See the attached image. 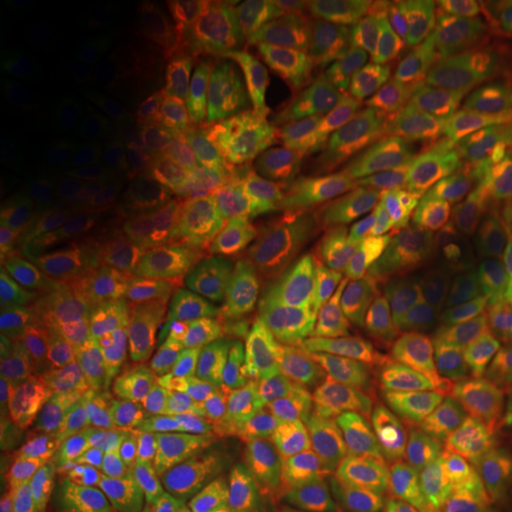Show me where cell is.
Listing matches in <instances>:
<instances>
[{
    "label": "cell",
    "mask_w": 512,
    "mask_h": 512,
    "mask_svg": "<svg viewBox=\"0 0 512 512\" xmlns=\"http://www.w3.org/2000/svg\"><path fill=\"white\" fill-rule=\"evenodd\" d=\"M411 133L358 95L323 98L287 117L240 164L233 207L302 259L344 268L408 221Z\"/></svg>",
    "instance_id": "obj_1"
},
{
    "label": "cell",
    "mask_w": 512,
    "mask_h": 512,
    "mask_svg": "<svg viewBox=\"0 0 512 512\" xmlns=\"http://www.w3.org/2000/svg\"><path fill=\"white\" fill-rule=\"evenodd\" d=\"M342 81L351 95L399 119L415 152L458 128L456 100L437 57L399 12L384 3H354L342 24Z\"/></svg>",
    "instance_id": "obj_2"
},
{
    "label": "cell",
    "mask_w": 512,
    "mask_h": 512,
    "mask_svg": "<svg viewBox=\"0 0 512 512\" xmlns=\"http://www.w3.org/2000/svg\"><path fill=\"white\" fill-rule=\"evenodd\" d=\"M432 484L366 427L325 451L302 512H413L432 496Z\"/></svg>",
    "instance_id": "obj_3"
},
{
    "label": "cell",
    "mask_w": 512,
    "mask_h": 512,
    "mask_svg": "<svg viewBox=\"0 0 512 512\" xmlns=\"http://www.w3.org/2000/svg\"><path fill=\"white\" fill-rule=\"evenodd\" d=\"M486 152L489 145L465 128H451L420 152L408 219L415 240L437 242L465 256Z\"/></svg>",
    "instance_id": "obj_4"
},
{
    "label": "cell",
    "mask_w": 512,
    "mask_h": 512,
    "mask_svg": "<svg viewBox=\"0 0 512 512\" xmlns=\"http://www.w3.org/2000/svg\"><path fill=\"white\" fill-rule=\"evenodd\" d=\"M292 309L245 278L219 254H207V285L190 320V335L221 354L273 347L290 335Z\"/></svg>",
    "instance_id": "obj_5"
},
{
    "label": "cell",
    "mask_w": 512,
    "mask_h": 512,
    "mask_svg": "<svg viewBox=\"0 0 512 512\" xmlns=\"http://www.w3.org/2000/svg\"><path fill=\"white\" fill-rule=\"evenodd\" d=\"M465 266L484 316H503L512 302V145L496 152L477 197Z\"/></svg>",
    "instance_id": "obj_6"
},
{
    "label": "cell",
    "mask_w": 512,
    "mask_h": 512,
    "mask_svg": "<svg viewBox=\"0 0 512 512\" xmlns=\"http://www.w3.org/2000/svg\"><path fill=\"white\" fill-rule=\"evenodd\" d=\"M370 432L432 482L456 463L470 437V427L406 382L384 392Z\"/></svg>",
    "instance_id": "obj_7"
},
{
    "label": "cell",
    "mask_w": 512,
    "mask_h": 512,
    "mask_svg": "<svg viewBox=\"0 0 512 512\" xmlns=\"http://www.w3.org/2000/svg\"><path fill=\"white\" fill-rule=\"evenodd\" d=\"M200 228L209 242L219 247V252L245 268L249 278L290 309L337 304L335 287H330L323 273L271 235L226 221L221 216H202Z\"/></svg>",
    "instance_id": "obj_8"
},
{
    "label": "cell",
    "mask_w": 512,
    "mask_h": 512,
    "mask_svg": "<svg viewBox=\"0 0 512 512\" xmlns=\"http://www.w3.org/2000/svg\"><path fill=\"white\" fill-rule=\"evenodd\" d=\"M207 285V259H200L183 240L152 247L131 278L128 311L133 323L147 332L178 328L192 320Z\"/></svg>",
    "instance_id": "obj_9"
},
{
    "label": "cell",
    "mask_w": 512,
    "mask_h": 512,
    "mask_svg": "<svg viewBox=\"0 0 512 512\" xmlns=\"http://www.w3.org/2000/svg\"><path fill=\"white\" fill-rule=\"evenodd\" d=\"M396 306L437 330H460L479 316L465 256L437 242L413 240L403 259Z\"/></svg>",
    "instance_id": "obj_10"
},
{
    "label": "cell",
    "mask_w": 512,
    "mask_h": 512,
    "mask_svg": "<svg viewBox=\"0 0 512 512\" xmlns=\"http://www.w3.org/2000/svg\"><path fill=\"white\" fill-rule=\"evenodd\" d=\"M418 17L453 100L512 19V0H427ZM458 110V107H456Z\"/></svg>",
    "instance_id": "obj_11"
},
{
    "label": "cell",
    "mask_w": 512,
    "mask_h": 512,
    "mask_svg": "<svg viewBox=\"0 0 512 512\" xmlns=\"http://www.w3.org/2000/svg\"><path fill=\"white\" fill-rule=\"evenodd\" d=\"M3 221L12 245L31 264L64 283H86L98 273V254L91 238L48 204L8 195L3 200Z\"/></svg>",
    "instance_id": "obj_12"
},
{
    "label": "cell",
    "mask_w": 512,
    "mask_h": 512,
    "mask_svg": "<svg viewBox=\"0 0 512 512\" xmlns=\"http://www.w3.org/2000/svg\"><path fill=\"white\" fill-rule=\"evenodd\" d=\"M5 181L46 197H76L91 185L88 157L64 133L41 124L5 126L0 145Z\"/></svg>",
    "instance_id": "obj_13"
},
{
    "label": "cell",
    "mask_w": 512,
    "mask_h": 512,
    "mask_svg": "<svg viewBox=\"0 0 512 512\" xmlns=\"http://www.w3.org/2000/svg\"><path fill=\"white\" fill-rule=\"evenodd\" d=\"M287 86L283 81H266L221 95L192 121L188 145L204 155L235 162L249 157L256 143L271 131L285 105Z\"/></svg>",
    "instance_id": "obj_14"
},
{
    "label": "cell",
    "mask_w": 512,
    "mask_h": 512,
    "mask_svg": "<svg viewBox=\"0 0 512 512\" xmlns=\"http://www.w3.org/2000/svg\"><path fill=\"white\" fill-rule=\"evenodd\" d=\"M358 366L384 389L406 382L437 347L441 332L399 306L347 313Z\"/></svg>",
    "instance_id": "obj_15"
},
{
    "label": "cell",
    "mask_w": 512,
    "mask_h": 512,
    "mask_svg": "<svg viewBox=\"0 0 512 512\" xmlns=\"http://www.w3.org/2000/svg\"><path fill=\"white\" fill-rule=\"evenodd\" d=\"M254 411L285 430L313 432V439L318 437L323 413L316 368L290 335L268 347L256 363Z\"/></svg>",
    "instance_id": "obj_16"
},
{
    "label": "cell",
    "mask_w": 512,
    "mask_h": 512,
    "mask_svg": "<svg viewBox=\"0 0 512 512\" xmlns=\"http://www.w3.org/2000/svg\"><path fill=\"white\" fill-rule=\"evenodd\" d=\"M406 384H411L467 427L482 425L498 413L489 384L467 354L456 330L441 332L437 347L413 370Z\"/></svg>",
    "instance_id": "obj_17"
},
{
    "label": "cell",
    "mask_w": 512,
    "mask_h": 512,
    "mask_svg": "<svg viewBox=\"0 0 512 512\" xmlns=\"http://www.w3.org/2000/svg\"><path fill=\"white\" fill-rule=\"evenodd\" d=\"M458 128L482 143L512 145V19L491 53L460 83Z\"/></svg>",
    "instance_id": "obj_18"
},
{
    "label": "cell",
    "mask_w": 512,
    "mask_h": 512,
    "mask_svg": "<svg viewBox=\"0 0 512 512\" xmlns=\"http://www.w3.org/2000/svg\"><path fill=\"white\" fill-rule=\"evenodd\" d=\"M415 240L411 221L389 228L368 242L339 273L335 302L344 313H361L396 306L403 259Z\"/></svg>",
    "instance_id": "obj_19"
},
{
    "label": "cell",
    "mask_w": 512,
    "mask_h": 512,
    "mask_svg": "<svg viewBox=\"0 0 512 512\" xmlns=\"http://www.w3.org/2000/svg\"><path fill=\"white\" fill-rule=\"evenodd\" d=\"M159 437L164 441H176L192 448H202L209 453H266V456H280V453L294 451L299 446V434L266 420L264 415L249 411H235L223 415H209V418L195 420H174L159 427Z\"/></svg>",
    "instance_id": "obj_20"
},
{
    "label": "cell",
    "mask_w": 512,
    "mask_h": 512,
    "mask_svg": "<svg viewBox=\"0 0 512 512\" xmlns=\"http://www.w3.org/2000/svg\"><path fill=\"white\" fill-rule=\"evenodd\" d=\"M254 392L256 366L252 358L247 354H211L195 361L183 392L166 415L174 422L249 411L254 408Z\"/></svg>",
    "instance_id": "obj_21"
},
{
    "label": "cell",
    "mask_w": 512,
    "mask_h": 512,
    "mask_svg": "<svg viewBox=\"0 0 512 512\" xmlns=\"http://www.w3.org/2000/svg\"><path fill=\"white\" fill-rule=\"evenodd\" d=\"M434 484L456 498L512 491V418L496 413L470 427L463 453Z\"/></svg>",
    "instance_id": "obj_22"
},
{
    "label": "cell",
    "mask_w": 512,
    "mask_h": 512,
    "mask_svg": "<svg viewBox=\"0 0 512 512\" xmlns=\"http://www.w3.org/2000/svg\"><path fill=\"white\" fill-rule=\"evenodd\" d=\"M195 361L171 347L140 349L124 358L114 373L112 394L124 411H169L183 392Z\"/></svg>",
    "instance_id": "obj_23"
},
{
    "label": "cell",
    "mask_w": 512,
    "mask_h": 512,
    "mask_svg": "<svg viewBox=\"0 0 512 512\" xmlns=\"http://www.w3.org/2000/svg\"><path fill=\"white\" fill-rule=\"evenodd\" d=\"M316 368V366H313ZM323 425L316 444L330 451L351 434L366 430L373 422L377 406L387 389L368 377L361 368H316Z\"/></svg>",
    "instance_id": "obj_24"
},
{
    "label": "cell",
    "mask_w": 512,
    "mask_h": 512,
    "mask_svg": "<svg viewBox=\"0 0 512 512\" xmlns=\"http://www.w3.org/2000/svg\"><path fill=\"white\" fill-rule=\"evenodd\" d=\"M64 484L91 512H126L138 498V453L114 446L86 448L69 460Z\"/></svg>",
    "instance_id": "obj_25"
},
{
    "label": "cell",
    "mask_w": 512,
    "mask_h": 512,
    "mask_svg": "<svg viewBox=\"0 0 512 512\" xmlns=\"http://www.w3.org/2000/svg\"><path fill=\"white\" fill-rule=\"evenodd\" d=\"M297 19L287 12H264L235 31L233 36L223 43L219 62L226 72L254 74L273 69L287 57L294 55V48L299 43Z\"/></svg>",
    "instance_id": "obj_26"
},
{
    "label": "cell",
    "mask_w": 512,
    "mask_h": 512,
    "mask_svg": "<svg viewBox=\"0 0 512 512\" xmlns=\"http://www.w3.org/2000/svg\"><path fill=\"white\" fill-rule=\"evenodd\" d=\"M214 453L176 441H162L138 453V505L140 510L178 494H185L207 475Z\"/></svg>",
    "instance_id": "obj_27"
},
{
    "label": "cell",
    "mask_w": 512,
    "mask_h": 512,
    "mask_svg": "<svg viewBox=\"0 0 512 512\" xmlns=\"http://www.w3.org/2000/svg\"><path fill=\"white\" fill-rule=\"evenodd\" d=\"M456 332L489 384L498 413L512 418V318L479 313Z\"/></svg>",
    "instance_id": "obj_28"
},
{
    "label": "cell",
    "mask_w": 512,
    "mask_h": 512,
    "mask_svg": "<svg viewBox=\"0 0 512 512\" xmlns=\"http://www.w3.org/2000/svg\"><path fill=\"white\" fill-rule=\"evenodd\" d=\"M290 337L309 354L316 368H361L351 339L349 316L337 304L292 309Z\"/></svg>",
    "instance_id": "obj_29"
},
{
    "label": "cell",
    "mask_w": 512,
    "mask_h": 512,
    "mask_svg": "<svg viewBox=\"0 0 512 512\" xmlns=\"http://www.w3.org/2000/svg\"><path fill=\"white\" fill-rule=\"evenodd\" d=\"M306 463L309 458L304 448L280 453L268 460L238 491L204 512H283L302 484Z\"/></svg>",
    "instance_id": "obj_30"
},
{
    "label": "cell",
    "mask_w": 512,
    "mask_h": 512,
    "mask_svg": "<svg viewBox=\"0 0 512 512\" xmlns=\"http://www.w3.org/2000/svg\"><path fill=\"white\" fill-rule=\"evenodd\" d=\"M238 171L240 166L235 162H223L192 147L169 157V174L176 190L202 216H211V211L233 202Z\"/></svg>",
    "instance_id": "obj_31"
},
{
    "label": "cell",
    "mask_w": 512,
    "mask_h": 512,
    "mask_svg": "<svg viewBox=\"0 0 512 512\" xmlns=\"http://www.w3.org/2000/svg\"><path fill=\"white\" fill-rule=\"evenodd\" d=\"M0 358H3L0 377H3L5 406L27 418L46 411L50 403V384L38 358L15 342H3Z\"/></svg>",
    "instance_id": "obj_32"
},
{
    "label": "cell",
    "mask_w": 512,
    "mask_h": 512,
    "mask_svg": "<svg viewBox=\"0 0 512 512\" xmlns=\"http://www.w3.org/2000/svg\"><path fill=\"white\" fill-rule=\"evenodd\" d=\"M136 88V76L121 64H112V67L93 69L91 74L83 76L79 86H76V95L88 110L110 112L124 107L133 98Z\"/></svg>",
    "instance_id": "obj_33"
},
{
    "label": "cell",
    "mask_w": 512,
    "mask_h": 512,
    "mask_svg": "<svg viewBox=\"0 0 512 512\" xmlns=\"http://www.w3.org/2000/svg\"><path fill=\"white\" fill-rule=\"evenodd\" d=\"M3 512H88V508L67 484L46 482L24 491Z\"/></svg>",
    "instance_id": "obj_34"
},
{
    "label": "cell",
    "mask_w": 512,
    "mask_h": 512,
    "mask_svg": "<svg viewBox=\"0 0 512 512\" xmlns=\"http://www.w3.org/2000/svg\"><path fill=\"white\" fill-rule=\"evenodd\" d=\"M458 512H512V491L460 498Z\"/></svg>",
    "instance_id": "obj_35"
},
{
    "label": "cell",
    "mask_w": 512,
    "mask_h": 512,
    "mask_svg": "<svg viewBox=\"0 0 512 512\" xmlns=\"http://www.w3.org/2000/svg\"><path fill=\"white\" fill-rule=\"evenodd\" d=\"M27 10L31 17L48 22V19L67 17L74 10V3H69V0H31L27 3Z\"/></svg>",
    "instance_id": "obj_36"
},
{
    "label": "cell",
    "mask_w": 512,
    "mask_h": 512,
    "mask_svg": "<svg viewBox=\"0 0 512 512\" xmlns=\"http://www.w3.org/2000/svg\"><path fill=\"white\" fill-rule=\"evenodd\" d=\"M460 498L456 496H430L425 503L418 505L413 512H458Z\"/></svg>",
    "instance_id": "obj_37"
},
{
    "label": "cell",
    "mask_w": 512,
    "mask_h": 512,
    "mask_svg": "<svg viewBox=\"0 0 512 512\" xmlns=\"http://www.w3.org/2000/svg\"><path fill=\"white\" fill-rule=\"evenodd\" d=\"M510 318H512V316H510Z\"/></svg>",
    "instance_id": "obj_38"
}]
</instances>
